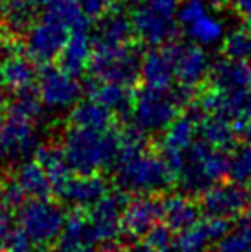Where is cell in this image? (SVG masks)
Wrapping results in <instances>:
<instances>
[{"instance_id":"6da1fadb","label":"cell","mask_w":251,"mask_h":252,"mask_svg":"<svg viewBox=\"0 0 251 252\" xmlns=\"http://www.w3.org/2000/svg\"><path fill=\"white\" fill-rule=\"evenodd\" d=\"M62 151L76 173H100L117 165L121 153V130H105L71 126L62 139Z\"/></svg>"},{"instance_id":"7a4b0ae2","label":"cell","mask_w":251,"mask_h":252,"mask_svg":"<svg viewBox=\"0 0 251 252\" xmlns=\"http://www.w3.org/2000/svg\"><path fill=\"white\" fill-rule=\"evenodd\" d=\"M227 172V153L212 148L205 141H194L184 153L181 166L174 172V180L182 192L194 196L203 192L212 184L220 182Z\"/></svg>"},{"instance_id":"3957f363","label":"cell","mask_w":251,"mask_h":252,"mask_svg":"<svg viewBox=\"0 0 251 252\" xmlns=\"http://www.w3.org/2000/svg\"><path fill=\"white\" fill-rule=\"evenodd\" d=\"M117 186L121 190L138 196H151L176 184L174 173L162 155L141 151L117 161Z\"/></svg>"},{"instance_id":"277c9868","label":"cell","mask_w":251,"mask_h":252,"mask_svg":"<svg viewBox=\"0 0 251 252\" xmlns=\"http://www.w3.org/2000/svg\"><path fill=\"white\" fill-rule=\"evenodd\" d=\"M143 43L133 40L117 47H91L88 77L102 83H119L134 86L140 79Z\"/></svg>"},{"instance_id":"5b68a950","label":"cell","mask_w":251,"mask_h":252,"mask_svg":"<svg viewBox=\"0 0 251 252\" xmlns=\"http://www.w3.org/2000/svg\"><path fill=\"white\" fill-rule=\"evenodd\" d=\"M184 108L172 88L144 86L134 93L131 108L133 124L144 134L162 132Z\"/></svg>"},{"instance_id":"8992f818","label":"cell","mask_w":251,"mask_h":252,"mask_svg":"<svg viewBox=\"0 0 251 252\" xmlns=\"http://www.w3.org/2000/svg\"><path fill=\"white\" fill-rule=\"evenodd\" d=\"M19 228L30 237L35 247H50L64 228V209L47 197H33L19 208Z\"/></svg>"},{"instance_id":"52a82bcc","label":"cell","mask_w":251,"mask_h":252,"mask_svg":"<svg viewBox=\"0 0 251 252\" xmlns=\"http://www.w3.org/2000/svg\"><path fill=\"white\" fill-rule=\"evenodd\" d=\"M127 201L129 199L124 190H108L88 208V216L100 252H119V240L122 235L121 215Z\"/></svg>"},{"instance_id":"ba28073f","label":"cell","mask_w":251,"mask_h":252,"mask_svg":"<svg viewBox=\"0 0 251 252\" xmlns=\"http://www.w3.org/2000/svg\"><path fill=\"white\" fill-rule=\"evenodd\" d=\"M134 38L140 43L150 47H160L169 41L176 40L179 33V23L176 21V14H169L158 7L141 2L131 14Z\"/></svg>"},{"instance_id":"9c48e42d","label":"cell","mask_w":251,"mask_h":252,"mask_svg":"<svg viewBox=\"0 0 251 252\" xmlns=\"http://www.w3.org/2000/svg\"><path fill=\"white\" fill-rule=\"evenodd\" d=\"M69 34L71 31L66 26L40 17L28 28L23 40L24 53L36 65H48L57 60L59 53L69 40Z\"/></svg>"},{"instance_id":"30bf717a","label":"cell","mask_w":251,"mask_h":252,"mask_svg":"<svg viewBox=\"0 0 251 252\" xmlns=\"http://www.w3.org/2000/svg\"><path fill=\"white\" fill-rule=\"evenodd\" d=\"M38 148L35 120L7 108V119L0 129V158L7 161L28 158Z\"/></svg>"},{"instance_id":"8fae6325","label":"cell","mask_w":251,"mask_h":252,"mask_svg":"<svg viewBox=\"0 0 251 252\" xmlns=\"http://www.w3.org/2000/svg\"><path fill=\"white\" fill-rule=\"evenodd\" d=\"M83 84L61 67L52 63L41 67L38 76V93L41 103L52 110L72 108L83 96Z\"/></svg>"},{"instance_id":"7c38bea8","label":"cell","mask_w":251,"mask_h":252,"mask_svg":"<svg viewBox=\"0 0 251 252\" xmlns=\"http://www.w3.org/2000/svg\"><path fill=\"white\" fill-rule=\"evenodd\" d=\"M250 192L236 182H215L201 192V209L208 216L231 220L250 206Z\"/></svg>"},{"instance_id":"4fadbf2b","label":"cell","mask_w":251,"mask_h":252,"mask_svg":"<svg viewBox=\"0 0 251 252\" xmlns=\"http://www.w3.org/2000/svg\"><path fill=\"white\" fill-rule=\"evenodd\" d=\"M200 115L196 112L178 115L165 129L160 141V155L171 166L172 173L181 166L184 153L196 141Z\"/></svg>"},{"instance_id":"5bb4252c","label":"cell","mask_w":251,"mask_h":252,"mask_svg":"<svg viewBox=\"0 0 251 252\" xmlns=\"http://www.w3.org/2000/svg\"><path fill=\"white\" fill-rule=\"evenodd\" d=\"M52 192L64 204H71L77 209H88L108 192V186L98 173H71L66 180L52 189Z\"/></svg>"},{"instance_id":"9a60e30c","label":"cell","mask_w":251,"mask_h":252,"mask_svg":"<svg viewBox=\"0 0 251 252\" xmlns=\"http://www.w3.org/2000/svg\"><path fill=\"white\" fill-rule=\"evenodd\" d=\"M179 41L172 40L160 47H153L143 55L140 77L144 86L171 88L176 79V55Z\"/></svg>"},{"instance_id":"2e32d148","label":"cell","mask_w":251,"mask_h":252,"mask_svg":"<svg viewBox=\"0 0 251 252\" xmlns=\"http://www.w3.org/2000/svg\"><path fill=\"white\" fill-rule=\"evenodd\" d=\"M229 228V220L207 215L189 228L179 232L174 239L172 252H205L208 246L217 242Z\"/></svg>"},{"instance_id":"e0dca14e","label":"cell","mask_w":251,"mask_h":252,"mask_svg":"<svg viewBox=\"0 0 251 252\" xmlns=\"http://www.w3.org/2000/svg\"><path fill=\"white\" fill-rule=\"evenodd\" d=\"M121 7L122 5L119 3L117 7L110 5L97 19L95 34L91 36V47H117L136 40L131 17Z\"/></svg>"},{"instance_id":"ac0fdd59","label":"cell","mask_w":251,"mask_h":252,"mask_svg":"<svg viewBox=\"0 0 251 252\" xmlns=\"http://www.w3.org/2000/svg\"><path fill=\"white\" fill-rule=\"evenodd\" d=\"M162 220L160 201L148 196H140L127 201L121 215L122 233L140 239L148 233V230Z\"/></svg>"},{"instance_id":"d6986e66","label":"cell","mask_w":251,"mask_h":252,"mask_svg":"<svg viewBox=\"0 0 251 252\" xmlns=\"http://www.w3.org/2000/svg\"><path fill=\"white\" fill-rule=\"evenodd\" d=\"M210 62L203 48L193 43L179 41L178 55H176V81L178 84L193 90H200V86L208 79Z\"/></svg>"},{"instance_id":"ffe728a7","label":"cell","mask_w":251,"mask_h":252,"mask_svg":"<svg viewBox=\"0 0 251 252\" xmlns=\"http://www.w3.org/2000/svg\"><path fill=\"white\" fill-rule=\"evenodd\" d=\"M57 242L62 252H100L90 216L84 209L76 208V211L67 216Z\"/></svg>"},{"instance_id":"44dd1931","label":"cell","mask_w":251,"mask_h":252,"mask_svg":"<svg viewBox=\"0 0 251 252\" xmlns=\"http://www.w3.org/2000/svg\"><path fill=\"white\" fill-rule=\"evenodd\" d=\"M207 83L224 91H251V60L218 59L210 65Z\"/></svg>"},{"instance_id":"7402d4cb","label":"cell","mask_w":251,"mask_h":252,"mask_svg":"<svg viewBox=\"0 0 251 252\" xmlns=\"http://www.w3.org/2000/svg\"><path fill=\"white\" fill-rule=\"evenodd\" d=\"M0 84L14 93L38 86V72L35 62L23 52L7 55L0 67Z\"/></svg>"},{"instance_id":"603a6c76","label":"cell","mask_w":251,"mask_h":252,"mask_svg":"<svg viewBox=\"0 0 251 252\" xmlns=\"http://www.w3.org/2000/svg\"><path fill=\"white\" fill-rule=\"evenodd\" d=\"M86 88L91 100L102 103L110 112L119 113V115H129L131 113L134 93H136V91H133V86H126V84L119 83H102V81H95L88 77Z\"/></svg>"},{"instance_id":"cb8c5ba5","label":"cell","mask_w":251,"mask_h":252,"mask_svg":"<svg viewBox=\"0 0 251 252\" xmlns=\"http://www.w3.org/2000/svg\"><path fill=\"white\" fill-rule=\"evenodd\" d=\"M162 221L172 232H182L200 220V208L188 197V194H171L160 201Z\"/></svg>"},{"instance_id":"d4e9b609","label":"cell","mask_w":251,"mask_h":252,"mask_svg":"<svg viewBox=\"0 0 251 252\" xmlns=\"http://www.w3.org/2000/svg\"><path fill=\"white\" fill-rule=\"evenodd\" d=\"M91 57V36L88 31H72L69 40L64 45L62 52L57 57V67L67 74L77 77L86 72L88 62Z\"/></svg>"},{"instance_id":"484cf974","label":"cell","mask_w":251,"mask_h":252,"mask_svg":"<svg viewBox=\"0 0 251 252\" xmlns=\"http://www.w3.org/2000/svg\"><path fill=\"white\" fill-rule=\"evenodd\" d=\"M198 136H201V141L210 144L212 148L229 151L236 148L238 134L229 119L214 113H205V117H200L198 122Z\"/></svg>"},{"instance_id":"4316f807","label":"cell","mask_w":251,"mask_h":252,"mask_svg":"<svg viewBox=\"0 0 251 252\" xmlns=\"http://www.w3.org/2000/svg\"><path fill=\"white\" fill-rule=\"evenodd\" d=\"M41 17L62 24L71 33L72 31H88L93 23L81 9L77 0H54L48 5H45Z\"/></svg>"},{"instance_id":"83f0119b","label":"cell","mask_w":251,"mask_h":252,"mask_svg":"<svg viewBox=\"0 0 251 252\" xmlns=\"http://www.w3.org/2000/svg\"><path fill=\"white\" fill-rule=\"evenodd\" d=\"M71 126L105 130L114 127V112L95 100L77 101L69 113Z\"/></svg>"},{"instance_id":"f1b7e54d","label":"cell","mask_w":251,"mask_h":252,"mask_svg":"<svg viewBox=\"0 0 251 252\" xmlns=\"http://www.w3.org/2000/svg\"><path fill=\"white\" fill-rule=\"evenodd\" d=\"M16 180L23 187L26 196L48 197V194L52 192L50 179L36 159H26V161L21 163L19 168H17Z\"/></svg>"},{"instance_id":"f546056e","label":"cell","mask_w":251,"mask_h":252,"mask_svg":"<svg viewBox=\"0 0 251 252\" xmlns=\"http://www.w3.org/2000/svg\"><path fill=\"white\" fill-rule=\"evenodd\" d=\"M35 155H36V161L47 172L48 179L52 182V189L55 186H59L62 180H66L71 175V172H72L66 156H64L62 146L59 148V146H52V144L50 146L48 144L47 146H38Z\"/></svg>"},{"instance_id":"4dcf8cb0","label":"cell","mask_w":251,"mask_h":252,"mask_svg":"<svg viewBox=\"0 0 251 252\" xmlns=\"http://www.w3.org/2000/svg\"><path fill=\"white\" fill-rule=\"evenodd\" d=\"M214 252H251V218L243 216L215 242Z\"/></svg>"},{"instance_id":"1f68e13d","label":"cell","mask_w":251,"mask_h":252,"mask_svg":"<svg viewBox=\"0 0 251 252\" xmlns=\"http://www.w3.org/2000/svg\"><path fill=\"white\" fill-rule=\"evenodd\" d=\"M186 34L189 40L196 41L198 45H212L217 43L224 36V26L218 19L210 16L208 12L201 14L198 19L184 26Z\"/></svg>"},{"instance_id":"d6a6232c","label":"cell","mask_w":251,"mask_h":252,"mask_svg":"<svg viewBox=\"0 0 251 252\" xmlns=\"http://www.w3.org/2000/svg\"><path fill=\"white\" fill-rule=\"evenodd\" d=\"M232 182L239 186H251V144L236 146L229 156V172Z\"/></svg>"},{"instance_id":"836d02e7","label":"cell","mask_w":251,"mask_h":252,"mask_svg":"<svg viewBox=\"0 0 251 252\" xmlns=\"http://www.w3.org/2000/svg\"><path fill=\"white\" fill-rule=\"evenodd\" d=\"M224 57L236 60H251V30L248 26L231 31L222 45Z\"/></svg>"},{"instance_id":"e575fe53","label":"cell","mask_w":251,"mask_h":252,"mask_svg":"<svg viewBox=\"0 0 251 252\" xmlns=\"http://www.w3.org/2000/svg\"><path fill=\"white\" fill-rule=\"evenodd\" d=\"M144 237H146V242L151 247H155L158 252H172V247H174V232L164 221L155 223Z\"/></svg>"},{"instance_id":"d590c367","label":"cell","mask_w":251,"mask_h":252,"mask_svg":"<svg viewBox=\"0 0 251 252\" xmlns=\"http://www.w3.org/2000/svg\"><path fill=\"white\" fill-rule=\"evenodd\" d=\"M24 197H26V192H24L23 187L19 186V182L16 179L0 186V202H2L3 208L19 209L24 204Z\"/></svg>"},{"instance_id":"8d00e7d4","label":"cell","mask_w":251,"mask_h":252,"mask_svg":"<svg viewBox=\"0 0 251 252\" xmlns=\"http://www.w3.org/2000/svg\"><path fill=\"white\" fill-rule=\"evenodd\" d=\"M2 252H31L33 251V242L30 237L23 232L21 228H12L9 237L5 239L3 246L0 247Z\"/></svg>"},{"instance_id":"74e56055","label":"cell","mask_w":251,"mask_h":252,"mask_svg":"<svg viewBox=\"0 0 251 252\" xmlns=\"http://www.w3.org/2000/svg\"><path fill=\"white\" fill-rule=\"evenodd\" d=\"M232 126L238 136L245 137L246 141H251V96L246 101L243 112L239 113V117L236 120H232Z\"/></svg>"},{"instance_id":"f35d334b","label":"cell","mask_w":251,"mask_h":252,"mask_svg":"<svg viewBox=\"0 0 251 252\" xmlns=\"http://www.w3.org/2000/svg\"><path fill=\"white\" fill-rule=\"evenodd\" d=\"M77 2H79L81 9L84 10V14H86L91 21H97L98 17L110 7L105 0H77Z\"/></svg>"},{"instance_id":"ab89813d","label":"cell","mask_w":251,"mask_h":252,"mask_svg":"<svg viewBox=\"0 0 251 252\" xmlns=\"http://www.w3.org/2000/svg\"><path fill=\"white\" fill-rule=\"evenodd\" d=\"M14 225H12V218H10V213L7 208L0 206V247L3 246L5 239L9 237V233L12 232Z\"/></svg>"},{"instance_id":"60d3db41","label":"cell","mask_w":251,"mask_h":252,"mask_svg":"<svg viewBox=\"0 0 251 252\" xmlns=\"http://www.w3.org/2000/svg\"><path fill=\"white\" fill-rule=\"evenodd\" d=\"M234 9L239 12V16L245 19L246 26L251 30V0H232Z\"/></svg>"},{"instance_id":"b9f144b4","label":"cell","mask_w":251,"mask_h":252,"mask_svg":"<svg viewBox=\"0 0 251 252\" xmlns=\"http://www.w3.org/2000/svg\"><path fill=\"white\" fill-rule=\"evenodd\" d=\"M126 252H158L155 247H151L148 242H136L129 247Z\"/></svg>"},{"instance_id":"7bdbcfd3","label":"cell","mask_w":251,"mask_h":252,"mask_svg":"<svg viewBox=\"0 0 251 252\" xmlns=\"http://www.w3.org/2000/svg\"><path fill=\"white\" fill-rule=\"evenodd\" d=\"M7 106H9V100H7V94L3 90H0V113L7 112Z\"/></svg>"},{"instance_id":"ee69618b","label":"cell","mask_w":251,"mask_h":252,"mask_svg":"<svg viewBox=\"0 0 251 252\" xmlns=\"http://www.w3.org/2000/svg\"><path fill=\"white\" fill-rule=\"evenodd\" d=\"M28 3H31L33 7H45L48 5L50 2H54V0H26Z\"/></svg>"},{"instance_id":"f6af8a7d","label":"cell","mask_w":251,"mask_h":252,"mask_svg":"<svg viewBox=\"0 0 251 252\" xmlns=\"http://www.w3.org/2000/svg\"><path fill=\"white\" fill-rule=\"evenodd\" d=\"M119 5H134V3L141 2V0H115Z\"/></svg>"},{"instance_id":"bcb514c9","label":"cell","mask_w":251,"mask_h":252,"mask_svg":"<svg viewBox=\"0 0 251 252\" xmlns=\"http://www.w3.org/2000/svg\"><path fill=\"white\" fill-rule=\"evenodd\" d=\"M2 60H3V52H2V43H0V67H2Z\"/></svg>"},{"instance_id":"7dc6e473","label":"cell","mask_w":251,"mask_h":252,"mask_svg":"<svg viewBox=\"0 0 251 252\" xmlns=\"http://www.w3.org/2000/svg\"><path fill=\"white\" fill-rule=\"evenodd\" d=\"M246 216H250V218H251V206H248V211H246Z\"/></svg>"},{"instance_id":"c3c4849f","label":"cell","mask_w":251,"mask_h":252,"mask_svg":"<svg viewBox=\"0 0 251 252\" xmlns=\"http://www.w3.org/2000/svg\"><path fill=\"white\" fill-rule=\"evenodd\" d=\"M0 129H2V120H0Z\"/></svg>"}]
</instances>
